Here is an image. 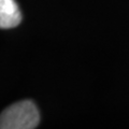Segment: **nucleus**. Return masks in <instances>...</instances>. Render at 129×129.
Listing matches in <instances>:
<instances>
[{
  "label": "nucleus",
  "mask_w": 129,
  "mask_h": 129,
  "mask_svg": "<svg viewBox=\"0 0 129 129\" xmlns=\"http://www.w3.org/2000/svg\"><path fill=\"white\" fill-rule=\"evenodd\" d=\"M39 122L38 108L30 100L16 102L0 114V129H34Z\"/></svg>",
  "instance_id": "nucleus-1"
},
{
  "label": "nucleus",
  "mask_w": 129,
  "mask_h": 129,
  "mask_svg": "<svg viewBox=\"0 0 129 129\" xmlns=\"http://www.w3.org/2000/svg\"><path fill=\"white\" fill-rule=\"evenodd\" d=\"M21 22L22 12L15 0H0V28H14Z\"/></svg>",
  "instance_id": "nucleus-2"
}]
</instances>
